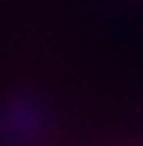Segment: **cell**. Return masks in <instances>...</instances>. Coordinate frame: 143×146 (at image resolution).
Here are the masks:
<instances>
[{
    "label": "cell",
    "instance_id": "1",
    "mask_svg": "<svg viewBox=\"0 0 143 146\" xmlns=\"http://www.w3.org/2000/svg\"><path fill=\"white\" fill-rule=\"evenodd\" d=\"M53 127V109L37 93L0 100V146H37Z\"/></svg>",
    "mask_w": 143,
    "mask_h": 146
}]
</instances>
